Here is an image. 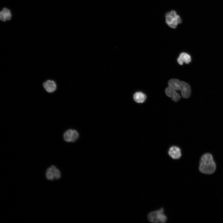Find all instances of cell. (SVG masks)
<instances>
[{
  "instance_id": "obj_4",
  "label": "cell",
  "mask_w": 223,
  "mask_h": 223,
  "mask_svg": "<svg viewBox=\"0 0 223 223\" xmlns=\"http://www.w3.org/2000/svg\"><path fill=\"white\" fill-rule=\"evenodd\" d=\"M78 137V132L74 129H68L64 132L63 135L64 139L68 142H74L77 139Z\"/></svg>"
},
{
  "instance_id": "obj_7",
  "label": "cell",
  "mask_w": 223,
  "mask_h": 223,
  "mask_svg": "<svg viewBox=\"0 0 223 223\" xmlns=\"http://www.w3.org/2000/svg\"><path fill=\"white\" fill-rule=\"evenodd\" d=\"M180 91L183 98H187L190 96L191 89L190 86L188 83L182 81V84Z\"/></svg>"
},
{
  "instance_id": "obj_13",
  "label": "cell",
  "mask_w": 223,
  "mask_h": 223,
  "mask_svg": "<svg viewBox=\"0 0 223 223\" xmlns=\"http://www.w3.org/2000/svg\"><path fill=\"white\" fill-rule=\"evenodd\" d=\"M50 167L53 173L55 178L56 179H59L61 177L59 171L54 166H52Z\"/></svg>"
},
{
  "instance_id": "obj_12",
  "label": "cell",
  "mask_w": 223,
  "mask_h": 223,
  "mask_svg": "<svg viewBox=\"0 0 223 223\" xmlns=\"http://www.w3.org/2000/svg\"><path fill=\"white\" fill-rule=\"evenodd\" d=\"M146 98V95L142 92H137L133 94V98L134 100L138 103H143Z\"/></svg>"
},
{
  "instance_id": "obj_8",
  "label": "cell",
  "mask_w": 223,
  "mask_h": 223,
  "mask_svg": "<svg viewBox=\"0 0 223 223\" xmlns=\"http://www.w3.org/2000/svg\"><path fill=\"white\" fill-rule=\"evenodd\" d=\"M191 61V57L190 55L186 53L183 52L181 53L177 59L178 63L181 65L185 63H189Z\"/></svg>"
},
{
  "instance_id": "obj_11",
  "label": "cell",
  "mask_w": 223,
  "mask_h": 223,
  "mask_svg": "<svg viewBox=\"0 0 223 223\" xmlns=\"http://www.w3.org/2000/svg\"><path fill=\"white\" fill-rule=\"evenodd\" d=\"M11 17L10 11L6 8H3L0 12V19L2 21L10 20Z\"/></svg>"
},
{
  "instance_id": "obj_9",
  "label": "cell",
  "mask_w": 223,
  "mask_h": 223,
  "mask_svg": "<svg viewBox=\"0 0 223 223\" xmlns=\"http://www.w3.org/2000/svg\"><path fill=\"white\" fill-rule=\"evenodd\" d=\"M182 81L176 79H172L168 82V86L176 90H180L182 85Z\"/></svg>"
},
{
  "instance_id": "obj_6",
  "label": "cell",
  "mask_w": 223,
  "mask_h": 223,
  "mask_svg": "<svg viewBox=\"0 0 223 223\" xmlns=\"http://www.w3.org/2000/svg\"><path fill=\"white\" fill-rule=\"evenodd\" d=\"M169 155L173 159H178L180 158L181 155L180 149L177 146L171 147L168 151Z\"/></svg>"
},
{
  "instance_id": "obj_3",
  "label": "cell",
  "mask_w": 223,
  "mask_h": 223,
  "mask_svg": "<svg viewBox=\"0 0 223 223\" xmlns=\"http://www.w3.org/2000/svg\"><path fill=\"white\" fill-rule=\"evenodd\" d=\"M164 211V208H161L150 212L147 215L148 220L150 222L154 223H165L167 221V217Z\"/></svg>"
},
{
  "instance_id": "obj_1",
  "label": "cell",
  "mask_w": 223,
  "mask_h": 223,
  "mask_svg": "<svg viewBox=\"0 0 223 223\" xmlns=\"http://www.w3.org/2000/svg\"><path fill=\"white\" fill-rule=\"evenodd\" d=\"M199 169L201 172L207 174L212 173L215 171L216 165L211 154L206 153L201 156Z\"/></svg>"
},
{
  "instance_id": "obj_2",
  "label": "cell",
  "mask_w": 223,
  "mask_h": 223,
  "mask_svg": "<svg viewBox=\"0 0 223 223\" xmlns=\"http://www.w3.org/2000/svg\"><path fill=\"white\" fill-rule=\"evenodd\" d=\"M165 18L167 24L173 28H176L182 22L181 17L175 10L167 12L165 15Z\"/></svg>"
},
{
  "instance_id": "obj_5",
  "label": "cell",
  "mask_w": 223,
  "mask_h": 223,
  "mask_svg": "<svg viewBox=\"0 0 223 223\" xmlns=\"http://www.w3.org/2000/svg\"><path fill=\"white\" fill-rule=\"evenodd\" d=\"M165 92L166 95L174 102L178 101L181 98V96L176 90L169 86L166 88Z\"/></svg>"
},
{
  "instance_id": "obj_14",
  "label": "cell",
  "mask_w": 223,
  "mask_h": 223,
  "mask_svg": "<svg viewBox=\"0 0 223 223\" xmlns=\"http://www.w3.org/2000/svg\"><path fill=\"white\" fill-rule=\"evenodd\" d=\"M46 175V178L48 180H53L55 178L54 175L51 167L47 169Z\"/></svg>"
},
{
  "instance_id": "obj_10",
  "label": "cell",
  "mask_w": 223,
  "mask_h": 223,
  "mask_svg": "<svg viewBox=\"0 0 223 223\" xmlns=\"http://www.w3.org/2000/svg\"><path fill=\"white\" fill-rule=\"evenodd\" d=\"M43 86L46 91L49 93L54 92L56 89V85L55 82L52 80H48L45 82Z\"/></svg>"
}]
</instances>
